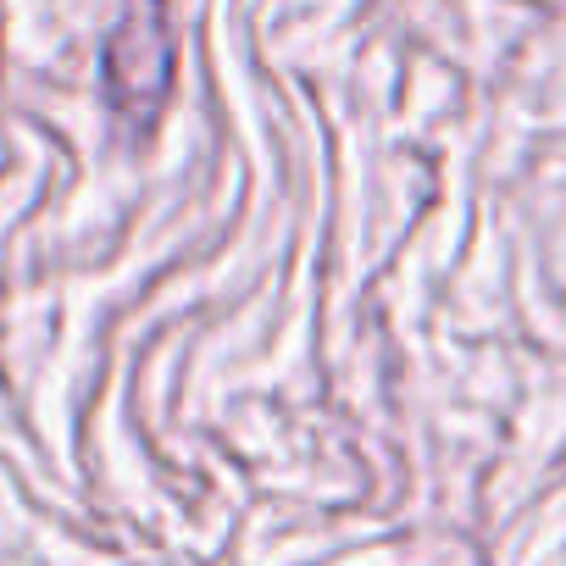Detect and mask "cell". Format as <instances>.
Segmentation results:
<instances>
[{
  "mask_svg": "<svg viewBox=\"0 0 566 566\" xmlns=\"http://www.w3.org/2000/svg\"><path fill=\"white\" fill-rule=\"evenodd\" d=\"M101 73H106V106L117 112V123L145 139L161 123L172 73H178L172 0H123Z\"/></svg>",
  "mask_w": 566,
  "mask_h": 566,
  "instance_id": "1",
  "label": "cell"
}]
</instances>
